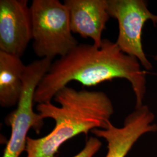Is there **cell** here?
<instances>
[{"label":"cell","instance_id":"obj_1","mask_svg":"<svg viewBox=\"0 0 157 157\" xmlns=\"http://www.w3.org/2000/svg\"><path fill=\"white\" fill-rule=\"evenodd\" d=\"M114 78L128 80L136 97V108L143 105L146 72L141 69L136 58L124 53L116 43L108 39H102L100 47L78 44L52 62L36 89L34 101L51 102L59 90L73 81L90 87Z\"/></svg>","mask_w":157,"mask_h":157},{"label":"cell","instance_id":"obj_2","mask_svg":"<svg viewBox=\"0 0 157 157\" xmlns=\"http://www.w3.org/2000/svg\"><path fill=\"white\" fill-rule=\"evenodd\" d=\"M53 99L59 106L51 101L38 104L36 109L44 119H53L55 127L44 137H28L26 157H56L62 144L74 137L106 129L114 113L111 99L101 91L77 90L67 86Z\"/></svg>","mask_w":157,"mask_h":157},{"label":"cell","instance_id":"obj_3","mask_svg":"<svg viewBox=\"0 0 157 157\" xmlns=\"http://www.w3.org/2000/svg\"><path fill=\"white\" fill-rule=\"evenodd\" d=\"M33 48L41 59L65 56L78 45L71 28L69 12L59 0H33L30 6Z\"/></svg>","mask_w":157,"mask_h":157},{"label":"cell","instance_id":"obj_4","mask_svg":"<svg viewBox=\"0 0 157 157\" xmlns=\"http://www.w3.org/2000/svg\"><path fill=\"white\" fill-rule=\"evenodd\" d=\"M52 60L40 59L26 65L23 76V86L15 110L5 119L11 126V134L2 157H19L25 151L28 133L33 129L39 134L44 126V119L34 111V97L40 81L48 72Z\"/></svg>","mask_w":157,"mask_h":157},{"label":"cell","instance_id":"obj_5","mask_svg":"<svg viewBox=\"0 0 157 157\" xmlns=\"http://www.w3.org/2000/svg\"><path fill=\"white\" fill-rule=\"evenodd\" d=\"M110 17L117 20L118 39L115 42L124 53L136 58L147 70L152 65L147 58L142 44V32L148 21L157 26V15L153 14L144 0H107Z\"/></svg>","mask_w":157,"mask_h":157},{"label":"cell","instance_id":"obj_6","mask_svg":"<svg viewBox=\"0 0 157 157\" xmlns=\"http://www.w3.org/2000/svg\"><path fill=\"white\" fill-rule=\"evenodd\" d=\"M32 40L28 0L0 1V51L21 57Z\"/></svg>","mask_w":157,"mask_h":157},{"label":"cell","instance_id":"obj_7","mask_svg":"<svg viewBox=\"0 0 157 157\" xmlns=\"http://www.w3.org/2000/svg\"><path fill=\"white\" fill-rule=\"evenodd\" d=\"M154 115L147 105H143L130 113L121 128L109 122L106 129H95L91 133L107 142L105 157H125L143 135L157 131V124H152Z\"/></svg>","mask_w":157,"mask_h":157},{"label":"cell","instance_id":"obj_8","mask_svg":"<svg viewBox=\"0 0 157 157\" xmlns=\"http://www.w3.org/2000/svg\"><path fill=\"white\" fill-rule=\"evenodd\" d=\"M63 3L69 12L72 33L90 38L93 44L100 47L102 34L110 17L107 0H65Z\"/></svg>","mask_w":157,"mask_h":157},{"label":"cell","instance_id":"obj_9","mask_svg":"<svg viewBox=\"0 0 157 157\" xmlns=\"http://www.w3.org/2000/svg\"><path fill=\"white\" fill-rule=\"evenodd\" d=\"M0 51V105L9 108L17 104L22 92L26 67L21 58Z\"/></svg>","mask_w":157,"mask_h":157},{"label":"cell","instance_id":"obj_10","mask_svg":"<svg viewBox=\"0 0 157 157\" xmlns=\"http://www.w3.org/2000/svg\"><path fill=\"white\" fill-rule=\"evenodd\" d=\"M102 143L97 137H90L85 143L84 148L72 157H93L100 150Z\"/></svg>","mask_w":157,"mask_h":157},{"label":"cell","instance_id":"obj_11","mask_svg":"<svg viewBox=\"0 0 157 157\" xmlns=\"http://www.w3.org/2000/svg\"><path fill=\"white\" fill-rule=\"evenodd\" d=\"M154 59L156 61H157V55H156V56H154Z\"/></svg>","mask_w":157,"mask_h":157}]
</instances>
